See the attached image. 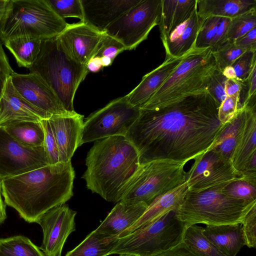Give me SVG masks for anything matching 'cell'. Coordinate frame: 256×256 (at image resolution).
Segmentation results:
<instances>
[{"instance_id":"obj_39","label":"cell","mask_w":256,"mask_h":256,"mask_svg":"<svg viewBox=\"0 0 256 256\" xmlns=\"http://www.w3.org/2000/svg\"><path fill=\"white\" fill-rule=\"evenodd\" d=\"M256 64V50H247L230 66L234 71L236 78L246 81Z\"/></svg>"},{"instance_id":"obj_29","label":"cell","mask_w":256,"mask_h":256,"mask_svg":"<svg viewBox=\"0 0 256 256\" xmlns=\"http://www.w3.org/2000/svg\"><path fill=\"white\" fill-rule=\"evenodd\" d=\"M118 240V237L106 236L94 230L65 256H107Z\"/></svg>"},{"instance_id":"obj_33","label":"cell","mask_w":256,"mask_h":256,"mask_svg":"<svg viewBox=\"0 0 256 256\" xmlns=\"http://www.w3.org/2000/svg\"><path fill=\"white\" fill-rule=\"evenodd\" d=\"M203 229L196 224L189 226L185 230L183 242L200 256H226L206 238Z\"/></svg>"},{"instance_id":"obj_14","label":"cell","mask_w":256,"mask_h":256,"mask_svg":"<svg viewBox=\"0 0 256 256\" xmlns=\"http://www.w3.org/2000/svg\"><path fill=\"white\" fill-rule=\"evenodd\" d=\"M76 212L64 204L50 209L37 221L43 233L40 248L45 256H62L68 237L76 230Z\"/></svg>"},{"instance_id":"obj_36","label":"cell","mask_w":256,"mask_h":256,"mask_svg":"<svg viewBox=\"0 0 256 256\" xmlns=\"http://www.w3.org/2000/svg\"><path fill=\"white\" fill-rule=\"evenodd\" d=\"M221 192L233 198L245 200H256V186L239 179L224 185Z\"/></svg>"},{"instance_id":"obj_30","label":"cell","mask_w":256,"mask_h":256,"mask_svg":"<svg viewBox=\"0 0 256 256\" xmlns=\"http://www.w3.org/2000/svg\"><path fill=\"white\" fill-rule=\"evenodd\" d=\"M42 40L29 37H18L4 42L14 57L20 67L30 68L40 50Z\"/></svg>"},{"instance_id":"obj_40","label":"cell","mask_w":256,"mask_h":256,"mask_svg":"<svg viewBox=\"0 0 256 256\" xmlns=\"http://www.w3.org/2000/svg\"><path fill=\"white\" fill-rule=\"evenodd\" d=\"M227 79L222 72L216 68L213 72L206 88L207 92L219 106L226 97L224 88Z\"/></svg>"},{"instance_id":"obj_25","label":"cell","mask_w":256,"mask_h":256,"mask_svg":"<svg viewBox=\"0 0 256 256\" xmlns=\"http://www.w3.org/2000/svg\"><path fill=\"white\" fill-rule=\"evenodd\" d=\"M203 233L212 244L226 256H236L245 246L241 224L208 225Z\"/></svg>"},{"instance_id":"obj_8","label":"cell","mask_w":256,"mask_h":256,"mask_svg":"<svg viewBox=\"0 0 256 256\" xmlns=\"http://www.w3.org/2000/svg\"><path fill=\"white\" fill-rule=\"evenodd\" d=\"M186 162L164 159L140 164L125 186L120 201L144 202L148 206L158 196L186 182Z\"/></svg>"},{"instance_id":"obj_23","label":"cell","mask_w":256,"mask_h":256,"mask_svg":"<svg viewBox=\"0 0 256 256\" xmlns=\"http://www.w3.org/2000/svg\"><path fill=\"white\" fill-rule=\"evenodd\" d=\"M188 192L186 182L156 198L148 206L140 218L130 227L122 232L118 238L127 236L157 220L171 210H176Z\"/></svg>"},{"instance_id":"obj_54","label":"cell","mask_w":256,"mask_h":256,"mask_svg":"<svg viewBox=\"0 0 256 256\" xmlns=\"http://www.w3.org/2000/svg\"><path fill=\"white\" fill-rule=\"evenodd\" d=\"M102 66L104 67L110 66L113 61L108 57L103 56L100 58Z\"/></svg>"},{"instance_id":"obj_31","label":"cell","mask_w":256,"mask_h":256,"mask_svg":"<svg viewBox=\"0 0 256 256\" xmlns=\"http://www.w3.org/2000/svg\"><path fill=\"white\" fill-rule=\"evenodd\" d=\"M12 138L30 146H44V132L42 122H24L4 128Z\"/></svg>"},{"instance_id":"obj_9","label":"cell","mask_w":256,"mask_h":256,"mask_svg":"<svg viewBox=\"0 0 256 256\" xmlns=\"http://www.w3.org/2000/svg\"><path fill=\"white\" fill-rule=\"evenodd\" d=\"M171 210L150 224L118 238L112 254L154 256L183 241L185 227Z\"/></svg>"},{"instance_id":"obj_34","label":"cell","mask_w":256,"mask_h":256,"mask_svg":"<svg viewBox=\"0 0 256 256\" xmlns=\"http://www.w3.org/2000/svg\"><path fill=\"white\" fill-rule=\"evenodd\" d=\"M256 27V10L231 18L226 40L234 42Z\"/></svg>"},{"instance_id":"obj_50","label":"cell","mask_w":256,"mask_h":256,"mask_svg":"<svg viewBox=\"0 0 256 256\" xmlns=\"http://www.w3.org/2000/svg\"><path fill=\"white\" fill-rule=\"evenodd\" d=\"M103 66L102 64L101 58L98 56L92 58L86 64V69L88 72H97L100 70Z\"/></svg>"},{"instance_id":"obj_21","label":"cell","mask_w":256,"mask_h":256,"mask_svg":"<svg viewBox=\"0 0 256 256\" xmlns=\"http://www.w3.org/2000/svg\"><path fill=\"white\" fill-rule=\"evenodd\" d=\"M184 56L166 57L160 65L144 75L140 83L126 95L128 102L140 108L162 86L182 61Z\"/></svg>"},{"instance_id":"obj_43","label":"cell","mask_w":256,"mask_h":256,"mask_svg":"<svg viewBox=\"0 0 256 256\" xmlns=\"http://www.w3.org/2000/svg\"><path fill=\"white\" fill-rule=\"evenodd\" d=\"M245 246L249 248L256 246V205L254 206L242 222Z\"/></svg>"},{"instance_id":"obj_47","label":"cell","mask_w":256,"mask_h":256,"mask_svg":"<svg viewBox=\"0 0 256 256\" xmlns=\"http://www.w3.org/2000/svg\"><path fill=\"white\" fill-rule=\"evenodd\" d=\"M154 256H200L183 241L175 246Z\"/></svg>"},{"instance_id":"obj_5","label":"cell","mask_w":256,"mask_h":256,"mask_svg":"<svg viewBox=\"0 0 256 256\" xmlns=\"http://www.w3.org/2000/svg\"><path fill=\"white\" fill-rule=\"evenodd\" d=\"M216 68L211 48H193L162 86L140 109L161 107L186 96L206 90Z\"/></svg>"},{"instance_id":"obj_46","label":"cell","mask_w":256,"mask_h":256,"mask_svg":"<svg viewBox=\"0 0 256 256\" xmlns=\"http://www.w3.org/2000/svg\"><path fill=\"white\" fill-rule=\"evenodd\" d=\"M14 72L0 40V96L7 80Z\"/></svg>"},{"instance_id":"obj_20","label":"cell","mask_w":256,"mask_h":256,"mask_svg":"<svg viewBox=\"0 0 256 256\" xmlns=\"http://www.w3.org/2000/svg\"><path fill=\"white\" fill-rule=\"evenodd\" d=\"M244 104L246 118L231 160L234 168L241 174L250 162L256 157V94Z\"/></svg>"},{"instance_id":"obj_35","label":"cell","mask_w":256,"mask_h":256,"mask_svg":"<svg viewBox=\"0 0 256 256\" xmlns=\"http://www.w3.org/2000/svg\"><path fill=\"white\" fill-rule=\"evenodd\" d=\"M246 51L236 46L234 42L228 40L216 50L212 52L216 68L222 72Z\"/></svg>"},{"instance_id":"obj_44","label":"cell","mask_w":256,"mask_h":256,"mask_svg":"<svg viewBox=\"0 0 256 256\" xmlns=\"http://www.w3.org/2000/svg\"><path fill=\"white\" fill-rule=\"evenodd\" d=\"M240 108L239 97L226 96L218 108V117L220 123L224 125L230 121Z\"/></svg>"},{"instance_id":"obj_4","label":"cell","mask_w":256,"mask_h":256,"mask_svg":"<svg viewBox=\"0 0 256 256\" xmlns=\"http://www.w3.org/2000/svg\"><path fill=\"white\" fill-rule=\"evenodd\" d=\"M28 70L44 80L67 112H76L75 94L88 72L86 66L76 62L66 53L58 36L42 40L39 54Z\"/></svg>"},{"instance_id":"obj_55","label":"cell","mask_w":256,"mask_h":256,"mask_svg":"<svg viewBox=\"0 0 256 256\" xmlns=\"http://www.w3.org/2000/svg\"><path fill=\"white\" fill-rule=\"evenodd\" d=\"M120 256H137L134 255H128V254H121Z\"/></svg>"},{"instance_id":"obj_16","label":"cell","mask_w":256,"mask_h":256,"mask_svg":"<svg viewBox=\"0 0 256 256\" xmlns=\"http://www.w3.org/2000/svg\"><path fill=\"white\" fill-rule=\"evenodd\" d=\"M104 34L80 21L70 24L58 38L70 58L86 66L88 61L96 56Z\"/></svg>"},{"instance_id":"obj_1","label":"cell","mask_w":256,"mask_h":256,"mask_svg":"<svg viewBox=\"0 0 256 256\" xmlns=\"http://www.w3.org/2000/svg\"><path fill=\"white\" fill-rule=\"evenodd\" d=\"M219 106L207 90L167 105L140 109L126 135L140 164L156 160L188 162L208 150L224 125Z\"/></svg>"},{"instance_id":"obj_2","label":"cell","mask_w":256,"mask_h":256,"mask_svg":"<svg viewBox=\"0 0 256 256\" xmlns=\"http://www.w3.org/2000/svg\"><path fill=\"white\" fill-rule=\"evenodd\" d=\"M74 177L71 161L48 165L1 180L2 194L6 205L26 222H36L47 211L73 196Z\"/></svg>"},{"instance_id":"obj_26","label":"cell","mask_w":256,"mask_h":256,"mask_svg":"<svg viewBox=\"0 0 256 256\" xmlns=\"http://www.w3.org/2000/svg\"><path fill=\"white\" fill-rule=\"evenodd\" d=\"M197 0H162L158 24L162 42L178 26L188 20L196 8Z\"/></svg>"},{"instance_id":"obj_17","label":"cell","mask_w":256,"mask_h":256,"mask_svg":"<svg viewBox=\"0 0 256 256\" xmlns=\"http://www.w3.org/2000/svg\"><path fill=\"white\" fill-rule=\"evenodd\" d=\"M48 116L27 102L13 86L10 76L0 96V128L24 122H40Z\"/></svg>"},{"instance_id":"obj_51","label":"cell","mask_w":256,"mask_h":256,"mask_svg":"<svg viewBox=\"0 0 256 256\" xmlns=\"http://www.w3.org/2000/svg\"><path fill=\"white\" fill-rule=\"evenodd\" d=\"M6 204L2 198V194L1 179L0 178V224H2L7 218Z\"/></svg>"},{"instance_id":"obj_22","label":"cell","mask_w":256,"mask_h":256,"mask_svg":"<svg viewBox=\"0 0 256 256\" xmlns=\"http://www.w3.org/2000/svg\"><path fill=\"white\" fill-rule=\"evenodd\" d=\"M148 206L144 202L120 201L95 230L106 236L118 238L140 218Z\"/></svg>"},{"instance_id":"obj_6","label":"cell","mask_w":256,"mask_h":256,"mask_svg":"<svg viewBox=\"0 0 256 256\" xmlns=\"http://www.w3.org/2000/svg\"><path fill=\"white\" fill-rule=\"evenodd\" d=\"M69 24L46 0H9L0 22V40L29 37L42 40L58 36Z\"/></svg>"},{"instance_id":"obj_15","label":"cell","mask_w":256,"mask_h":256,"mask_svg":"<svg viewBox=\"0 0 256 256\" xmlns=\"http://www.w3.org/2000/svg\"><path fill=\"white\" fill-rule=\"evenodd\" d=\"M10 78L13 86L22 98L45 114L48 119L56 116L72 114L64 109L54 91L37 74L14 72Z\"/></svg>"},{"instance_id":"obj_7","label":"cell","mask_w":256,"mask_h":256,"mask_svg":"<svg viewBox=\"0 0 256 256\" xmlns=\"http://www.w3.org/2000/svg\"><path fill=\"white\" fill-rule=\"evenodd\" d=\"M220 186L198 192H188L176 211L185 230L202 224L212 226L241 224L256 205L255 200H238L221 192Z\"/></svg>"},{"instance_id":"obj_12","label":"cell","mask_w":256,"mask_h":256,"mask_svg":"<svg viewBox=\"0 0 256 256\" xmlns=\"http://www.w3.org/2000/svg\"><path fill=\"white\" fill-rule=\"evenodd\" d=\"M194 160L186 172L190 192H198L242 179L232 163L214 150H208Z\"/></svg>"},{"instance_id":"obj_53","label":"cell","mask_w":256,"mask_h":256,"mask_svg":"<svg viewBox=\"0 0 256 256\" xmlns=\"http://www.w3.org/2000/svg\"><path fill=\"white\" fill-rule=\"evenodd\" d=\"M9 0H0V22L2 20Z\"/></svg>"},{"instance_id":"obj_24","label":"cell","mask_w":256,"mask_h":256,"mask_svg":"<svg viewBox=\"0 0 256 256\" xmlns=\"http://www.w3.org/2000/svg\"><path fill=\"white\" fill-rule=\"evenodd\" d=\"M202 22L196 8L188 20L178 26L162 42L166 57H182L194 48Z\"/></svg>"},{"instance_id":"obj_10","label":"cell","mask_w":256,"mask_h":256,"mask_svg":"<svg viewBox=\"0 0 256 256\" xmlns=\"http://www.w3.org/2000/svg\"><path fill=\"white\" fill-rule=\"evenodd\" d=\"M162 0H140L106 29L104 34L120 42L126 50L135 49L158 25Z\"/></svg>"},{"instance_id":"obj_38","label":"cell","mask_w":256,"mask_h":256,"mask_svg":"<svg viewBox=\"0 0 256 256\" xmlns=\"http://www.w3.org/2000/svg\"><path fill=\"white\" fill-rule=\"evenodd\" d=\"M220 18L218 16H212L203 20L194 45V48H210Z\"/></svg>"},{"instance_id":"obj_42","label":"cell","mask_w":256,"mask_h":256,"mask_svg":"<svg viewBox=\"0 0 256 256\" xmlns=\"http://www.w3.org/2000/svg\"><path fill=\"white\" fill-rule=\"evenodd\" d=\"M125 50L126 48L120 42L104 33L95 56H106L114 61L119 54Z\"/></svg>"},{"instance_id":"obj_37","label":"cell","mask_w":256,"mask_h":256,"mask_svg":"<svg viewBox=\"0 0 256 256\" xmlns=\"http://www.w3.org/2000/svg\"><path fill=\"white\" fill-rule=\"evenodd\" d=\"M52 10L60 18H76L82 22L83 10L80 0H46Z\"/></svg>"},{"instance_id":"obj_19","label":"cell","mask_w":256,"mask_h":256,"mask_svg":"<svg viewBox=\"0 0 256 256\" xmlns=\"http://www.w3.org/2000/svg\"><path fill=\"white\" fill-rule=\"evenodd\" d=\"M140 0H80L82 22L104 33L106 28Z\"/></svg>"},{"instance_id":"obj_11","label":"cell","mask_w":256,"mask_h":256,"mask_svg":"<svg viewBox=\"0 0 256 256\" xmlns=\"http://www.w3.org/2000/svg\"><path fill=\"white\" fill-rule=\"evenodd\" d=\"M140 112V108L131 105L126 96L114 100L84 121L82 145L113 136H125Z\"/></svg>"},{"instance_id":"obj_27","label":"cell","mask_w":256,"mask_h":256,"mask_svg":"<svg viewBox=\"0 0 256 256\" xmlns=\"http://www.w3.org/2000/svg\"><path fill=\"white\" fill-rule=\"evenodd\" d=\"M256 10V0H197L196 11L202 20L212 16L232 18Z\"/></svg>"},{"instance_id":"obj_41","label":"cell","mask_w":256,"mask_h":256,"mask_svg":"<svg viewBox=\"0 0 256 256\" xmlns=\"http://www.w3.org/2000/svg\"><path fill=\"white\" fill-rule=\"evenodd\" d=\"M44 132V147L47 156L49 165L60 162L57 144L48 120H42Z\"/></svg>"},{"instance_id":"obj_13","label":"cell","mask_w":256,"mask_h":256,"mask_svg":"<svg viewBox=\"0 0 256 256\" xmlns=\"http://www.w3.org/2000/svg\"><path fill=\"white\" fill-rule=\"evenodd\" d=\"M49 165L43 146L24 145L0 128V178L20 175Z\"/></svg>"},{"instance_id":"obj_32","label":"cell","mask_w":256,"mask_h":256,"mask_svg":"<svg viewBox=\"0 0 256 256\" xmlns=\"http://www.w3.org/2000/svg\"><path fill=\"white\" fill-rule=\"evenodd\" d=\"M0 256H45L28 238L14 236L0 238Z\"/></svg>"},{"instance_id":"obj_49","label":"cell","mask_w":256,"mask_h":256,"mask_svg":"<svg viewBox=\"0 0 256 256\" xmlns=\"http://www.w3.org/2000/svg\"><path fill=\"white\" fill-rule=\"evenodd\" d=\"M248 88V98L246 102L254 94L256 90V64H255L251 70L250 76L246 80Z\"/></svg>"},{"instance_id":"obj_48","label":"cell","mask_w":256,"mask_h":256,"mask_svg":"<svg viewBox=\"0 0 256 256\" xmlns=\"http://www.w3.org/2000/svg\"><path fill=\"white\" fill-rule=\"evenodd\" d=\"M234 44L246 50H256V27L234 42Z\"/></svg>"},{"instance_id":"obj_28","label":"cell","mask_w":256,"mask_h":256,"mask_svg":"<svg viewBox=\"0 0 256 256\" xmlns=\"http://www.w3.org/2000/svg\"><path fill=\"white\" fill-rule=\"evenodd\" d=\"M246 114V106L244 104L238 110L234 116L224 125L208 150L216 151L231 162L235 146L244 122Z\"/></svg>"},{"instance_id":"obj_52","label":"cell","mask_w":256,"mask_h":256,"mask_svg":"<svg viewBox=\"0 0 256 256\" xmlns=\"http://www.w3.org/2000/svg\"><path fill=\"white\" fill-rule=\"evenodd\" d=\"M222 72L227 78H236L235 74L231 66L226 68Z\"/></svg>"},{"instance_id":"obj_3","label":"cell","mask_w":256,"mask_h":256,"mask_svg":"<svg viewBox=\"0 0 256 256\" xmlns=\"http://www.w3.org/2000/svg\"><path fill=\"white\" fill-rule=\"evenodd\" d=\"M82 178L88 189L108 202L118 203L140 166L139 155L126 136H113L94 142Z\"/></svg>"},{"instance_id":"obj_45","label":"cell","mask_w":256,"mask_h":256,"mask_svg":"<svg viewBox=\"0 0 256 256\" xmlns=\"http://www.w3.org/2000/svg\"><path fill=\"white\" fill-rule=\"evenodd\" d=\"M231 18H221L210 48L212 52L218 49L226 42V34Z\"/></svg>"},{"instance_id":"obj_18","label":"cell","mask_w":256,"mask_h":256,"mask_svg":"<svg viewBox=\"0 0 256 256\" xmlns=\"http://www.w3.org/2000/svg\"><path fill=\"white\" fill-rule=\"evenodd\" d=\"M84 117L75 112L48 120L57 144L60 162H70L75 151L82 146Z\"/></svg>"}]
</instances>
